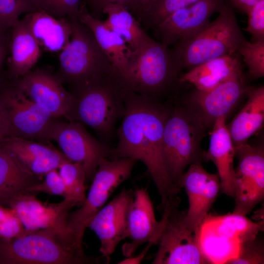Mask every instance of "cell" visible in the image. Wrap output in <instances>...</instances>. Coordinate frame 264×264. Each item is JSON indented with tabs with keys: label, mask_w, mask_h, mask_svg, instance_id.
Here are the masks:
<instances>
[{
	"label": "cell",
	"mask_w": 264,
	"mask_h": 264,
	"mask_svg": "<svg viewBox=\"0 0 264 264\" xmlns=\"http://www.w3.org/2000/svg\"><path fill=\"white\" fill-rule=\"evenodd\" d=\"M36 195L29 192L23 194L11 200L7 206L15 212L26 230H51L77 248L68 230V216L69 210L78 203L69 198H64L57 203H45L38 199Z\"/></svg>",
	"instance_id": "14"
},
{
	"label": "cell",
	"mask_w": 264,
	"mask_h": 264,
	"mask_svg": "<svg viewBox=\"0 0 264 264\" xmlns=\"http://www.w3.org/2000/svg\"><path fill=\"white\" fill-rule=\"evenodd\" d=\"M49 139L57 143L69 160L82 166L87 181L92 180L100 162L109 158L112 149L92 136L83 124L73 121L66 122L56 119L51 126Z\"/></svg>",
	"instance_id": "11"
},
{
	"label": "cell",
	"mask_w": 264,
	"mask_h": 264,
	"mask_svg": "<svg viewBox=\"0 0 264 264\" xmlns=\"http://www.w3.org/2000/svg\"><path fill=\"white\" fill-rule=\"evenodd\" d=\"M133 191L123 189L92 218L88 224L100 242L101 257L109 263L118 244L128 238L127 216Z\"/></svg>",
	"instance_id": "16"
},
{
	"label": "cell",
	"mask_w": 264,
	"mask_h": 264,
	"mask_svg": "<svg viewBox=\"0 0 264 264\" xmlns=\"http://www.w3.org/2000/svg\"><path fill=\"white\" fill-rule=\"evenodd\" d=\"M42 180L22 170L0 147V203L7 206L12 200L28 192Z\"/></svg>",
	"instance_id": "28"
},
{
	"label": "cell",
	"mask_w": 264,
	"mask_h": 264,
	"mask_svg": "<svg viewBox=\"0 0 264 264\" xmlns=\"http://www.w3.org/2000/svg\"><path fill=\"white\" fill-rule=\"evenodd\" d=\"M38 11L57 18H67L80 22L82 0H33Z\"/></svg>",
	"instance_id": "33"
},
{
	"label": "cell",
	"mask_w": 264,
	"mask_h": 264,
	"mask_svg": "<svg viewBox=\"0 0 264 264\" xmlns=\"http://www.w3.org/2000/svg\"><path fill=\"white\" fill-rule=\"evenodd\" d=\"M227 116L218 118L211 131L208 150L203 152V160H211L216 166L221 191L233 197L235 190L234 159L235 150L227 128Z\"/></svg>",
	"instance_id": "21"
},
{
	"label": "cell",
	"mask_w": 264,
	"mask_h": 264,
	"mask_svg": "<svg viewBox=\"0 0 264 264\" xmlns=\"http://www.w3.org/2000/svg\"><path fill=\"white\" fill-rule=\"evenodd\" d=\"M234 208L233 213L246 216L264 198V148L247 142L236 148Z\"/></svg>",
	"instance_id": "12"
},
{
	"label": "cell",
	"mask_w": 264,
	"mask_h": 264,
	"mask_svg": "<svg viewBox=\"0 0 264 264\" xmlns=\"http://www.w3.org/2000/svg\"><path fill=\"white\" fill-rule=\"evenodd\" d=\"M41 48L49 52L61 51L69 43L71 22L57 18L41 11L27 13L23 18Z\"/></svg>",
	"instance_id": "25"
},
{
	"label": "cell",
	"mask_w": 264,
	"mask_h": 264,
	"mask_svg": "<svg viewBox=\"0 0 264 264\" xmlns=\"http://www.w3.org/2000/svg\"><path fill=\"white\" fill-rule=\"evenodd\" d=\"M242 108L226 124L235 148L246 143L264 125V86L249 87Z\"/></svg>",
	"instance_id": "26"
},
{
	"label": "cell",
	"mask_w": 264,
	"mask_h": 264,
	"mask_svg": "<svg viewBox=\"0 0 264 264\" xmlns=\"http://www.w3.org/2000/svg\"><path fill=\"white\" fill-rule=\"evenodd\" d=\"M0 147L22 170L41 180L47 173L58 169L69 160L52 146L27 138L6 137Z\"/></svg>",
	"instance_id": "19"
},
{
	"label": "cell",
	"mask_w": 264,
	"mask_h": 264,
	"mask_svg": "<svg viewBox=\"0 0 264 264\" xmlns=\"http://www.w3.org/2000/svg\"><path fill=\"white\" fill-rule=\"evenodd\" d=\"M199 0H159L142 21L146 28L154 29L175 11Z\"/></svg>",
	"instance_id": "35"
},
{
	"label": "cell",
	"mask_w": 264,
	"mask_h": 264,
	"mask_svg": "<svg viewBox=\"0 0 264 264\" xmlns=\"http://www.w3.org/2000/svg\"><path fill=\"white\" fill-rule=\"evenodd\" d=\"M122 91L125 111L117 132V145L109 157L130 158L145 165L160 195L162 211L180 192L166 172L162 153L164 126L170 107L135 92L128 85Z\"/></svg>",
	"instance_id": "1"
},
{
	"label": "cell",
	"mask_w": 264,
	"mask_h": 264,
	"mask_svg": "<svg viewBox=\"0 0 264 264\" xmlns=\"http://www.w3.org/2000/svg\"><path fill=\"white\" fill-rule=\"evenodd\" d=\"M0 112L6 137L30 139L45 144L54 121L44 108L27 97L7 79L0 85Z\"/></svg>",
	"instance_id": "8"
},
{
	"label": "cell",
	"mask_w": 264,
	"mask_h": 264,
	"mask_svg": "<svg viewBox=\"0 0 264 264\" xmlns=\"http://www.w3.org/2000/svg\"><path fill=\"white\" fill-rule=\"evenodd\" d=\"M227 0H199L179 9L166 18L154 29L163 44L169 46L186 40L210 22Z\"/></svg>",
	"instance_id": "18"
},
{
	"label": "cell",
	"mask_w": 264,
	"mask_h": 264,
	"mask_svg": "<svg viewBox=\"0 0 264 264\" xmlns=\"http://www.w3.org/2000/svg\"><path fill=\"white\" fill-rule=\"evenodd\" d=\"M37 11L33 0H0V33L10 31L21 14Z\"/></svg>",
	"instance_id": "31"
},
{
	"label": "cell",
	"mask_w": 264,
	"mask_h": 264,
	"mask_svg": "<svg viewBox=\"0 0 264 264\" xmlns=\"http://www.w3.org/2000/svg\"><path fill=\"white\" fill-rule=\"evenodd\" d=\"M5 137L4 128L3 126V123L0 112V146L2 142V140Z\"/></svg>",
	"instance_id": "43"
},
{
	"label": "cell",
	"mask_w": 264,
	"mask_h": 264,
	"mask_svg": "<svg viewBox=\"0 0 264 264\" xmlns=\"http://www.w3.org/2000/svg\"><path fill=\"white\" fill-rule=\"evenodd\" d=\"M179 72L172 49L153 39L132 52L127 82L135 92L159 100L176 89Z\"/></svg>",
	"instance_id": "6"
},
{
	"label": "cell",
	"mask_w": 264,
	"mask_h": 264,
	"mask_svg": "<svg viewBox=\"0 0 264 264\" xmlns=\"http://www.w3.org/2000/svg\"><path fill=\"white\" fill-rule=\"evenodd\" d=\"M235 257L226 261L228 264H264V243L257 236L241 242Z\"/></svg>",
	"instance_id": "34"
},
{
	"label": "cell",
	"mask_w": 264,
	"mask_h": 264,
	"mask_svg": "<svg viewBox=\"0 0 264 264\" xmlns=\"http://www.w3.org/2000/svg\"><path fill=\"white\" fill-rule=\"evenodd\" d=\"M159 0H131L127 9L139 22Z\"/></svg>",
	"instance_id": "39"
},
{
	"label": "cell",
	"mask_w": 264,
	"mask_h": 264,
	"mask_svg": "<svg viewBox=\"0 0 264 264\" xmlns=\"http://www.w3.org/2000/svg\"><path fill=\"white\" fill-rule=\"evenodd\" d=\"M128 238L130 241L122 246L126 258L134 255L142 244L149 242L156 244L162 228L161 220L155 218L153 203L144 187H136L127 216Z\"/></svg>",
	"instance_id": "20"
},
{
	"label": "cell",
	"mask_w": 264,
	"mask_h": 264,
	"mask_svg": "<svg viewBox=\"0 0 264 264\" xmlns=\"http://www.w3.org/2000/svg\"><path fill=\"white\" fill-rule=\"evenodd\" d=\"M240 56L238 52L227 54L195 66L179 77V83H189L199 90L211 89L243 73Z\"/></svg>",
	"instance_id": "22"
},
{
	"label": "cell",
	"mask_w": 264,
	"mask_h": 264,
	"mask_svg": "<svg viewBox=\"0 0 264 264\" xmlns=\"http://www.w3.org/2000/svg\"><path fill=\"white\" fill-rule=\"evenodd\" d=\"M136 162L130 158H105L100 162L84 201L79 208L69 213L68 216L69 231L81 253H85L83 237L91 220L106 204L113 192L131 177Z\"/></svg>",
	"instance_id": "9"
},
{
	"label": "cell",
	"mask_w": 264,
	"mask_h": 264,
	"mask_svg": "<svg viewBox=\"0 0 264 264\" xmlns=\"http://www.w3.org/2000/svg\"><path fill=\"white\" fill-rule=\"evenodd\" d=\"M233 7L247 14L250 8L261 0H228Z\"/></svg>",
	"instance_id": "42"
},
{
	"label": "cell",
	"mask_w": 264,
	"mask_h": 264,
	"mask_svg": "<svg viewBox=\"0 0 264 264\" xmlns=\"http://www.w3.org/2000/svg\"><path fill=\"white\" fill-rule=\"evenodd\" d=\"M10 30L0 33V85L8 79L6 71H3V66L7 56L9 54Z\"/></svg>",
	"instance_id": "41"
},
{
	"label": "cell",
	"mask_w": 264,
	"mask_h": 264,
	"mask_svg": "<svg viewBox=\"0 0 264 264\" xmlns=\"http://www.w3.org/2000/svg\"><path fill=\"white\" fill-rule=\"evenodd\" d=\"M209 218L216 223L210 235L216 240L227 242L242 241L257 236L264 229V220L255 222L243 216L234 213ZM239 246V245H238Z\"/></svg>",
	"instance_id": "29"
},
{
	"label": "cell",
	"mask_w": 264,
	"mask_h": 264,
	"mask_svg": "<svg viewBox=\"0 0 264 264\" xmlns=\"http://www.w3.org/2000/svg\"><path fill=\"white\" fill-rule=\"evenodd\" d=\"M12 80L27 97L46 110L52 117L63 116L67 118L73 97L55 74L45 69L31 70Z\"/></svg>",
	"instance_id": "17"
},
{
	"label": "cell",
	"mask_w": 264,
	"mask_h": 264,
	"mask_svg": "<svg viewBox=\"0 0 264 264\" xmlns=\"http://www.w3.org/2000/svg\"><path fill=\"white\" fill-rule=\"evenodd\" d=\"M217 17L189 38L176 44L172 51L181 71L224 55L238 52L246 41L234 8L228 0Z\"/></svg>",
	"instance_id": "3"
},
{
	"label": "cell",
	"mask_w": 264,
	"mask_h": 264,
	"mask_svg": "<svg viewBox=\"0 0 264 264\" xmlns=\"http://www.w3.org/2000/svg\"><path fill=\"white\" fill-rule=\"evenodd\" d=\"M249 88L243 73L237 74L211 89H195L185 97L183 105L211 132L217 119L227 117Z\"/></svg>",
	"instance_id": "13"
},
{
	"label": "cell",
	"mask_w": 264,
	"mask_h": 264,
	"mask_svg": "<svg viewBox=\"0 0 264 264\" xmlns=\"http://www.w3.org/2000/svg\"><path fill=\"white\" fill-rule=\"evenodd\" d=\"M207 130L184 105L170 107L163 132L162 153L166 172L174 185L188 166L200 163L203 152L200 145Z\"/></svg>",
	"instance_id": "4"
},
{
	"label": "cell",
	"mask_w": 264,
	"mask_h": 264,
	"mask_svg": "<svg viewBox=\"0 0 264 264\" xmlns=\"http://www.w3.org/2000/svg\"><path fill=\"white\" fill-rule=\"evenodd\" d=\"M247 15V27L243 30L248 32L253 42L264 40V0L252 6Z\"/></svg>",
	"instance_id": "38"
},
{
	"label": "cell",
	"mask_w": 264,
	"mask_h": 264,
	"mask_svg": "<svg viewBox=\"0 0 264 264\" xmlns=\"http://www.w3.org/2000/svg\"><path fill=\"white\" fill-rule=\"evenodd\" d=\"M98 258L81 254L76 246L49 229L0 238V264H89Z\"/></svg>",
	"instance_id": "5"
},
{
	"label": "cell",
	"mask_w": 264,
	"mask_h": 264,
	"mask_svg": "<svg viewBox=\"0 0 264 264\" xmlns=\"http://www.w3.org/2000/svg\"><path fill=\"white\" fill-rule=\"evenodd\" d=\"M58 170L66 186L69 198L81 205L85 199L87 189L83 167L79 163L68 160L63 163Z\"/></svg>",
	"instance_id": "30"
},
{
	"label": "cell",
	"mask_w": 264,
	"mask_h": 264,
	"mask_svg": "<svg viewBox=\"0 0 264 264\" xmlns=\"http://www.w3.org/2000/svg\"><path fill=\"white\" fill-rule=\"evenodd\" d=\"M71 22L70 39L59 55V68L55 74L59 80L73 88L97 75L117 70L91 31L80 22Z\"/></svg>",
	"instance_id": "7"
},
{
	"label": "cell",
	"mask_w": 264,
	"mask_h": 264,
	"mask_svg": "<svg viewBox=\"0 0 264 264\" xmlns=\"http://www.w3.org/2000/svg\"><path fill=\"white\" fill-rule=\"evenodd\" d=\"M79 21L91 31L113 67L127 81L132 52L124 40L104 21L92 16L84 6H81Z\"/></svg>",
	"instance_id": "23"
},
{
	"label": "cell",
	"mask_w": 264,
	"mask_h": 264,
	"mask_svg": "<svg viewBox=\"0 0 264 264\" xmlns=\"http://www.w3.org/2000/svg\"><path fill=\"white\" fill-rule=\"evenodd\" d=\"M177 187L184 189L188 208L183 221L190 231L198 233L200 226L221 191L217 174L206 171L200 163L190 165L180 178Z\"/></svg>",
	"instance_id": "15"
},
{
	"label": "cell",
	"mask_w": 264,
	"mask_h": 264,
	"mask_svg": "<svg viewBox=\"0 0 264 264\" xmlns=\"http://www.w3.org/2000/svg\"><path fill=\"white\" fill-rule=\"evenodd\" d=\"M177 197L162 210L163 225L153 264H213L201 245L198 233L190 231L183 221Z\"/></svg>",
	"instance_id": "10"
},
{
	"label": "cell",
	"mask_w": 264,
	"mask_h": 264,
	"mask_svg": "<svg viewBox=\"0 0 264 264\" xmlns=\"http://www.w3.org/2000/svg\"><path fill=\"white\" fill-rule=\"evenodd\" d=\"M254 216V219L257 220H264V206L260 210L256 211Z\"/></svg>",
	"instance_id": "44"
},
{
	"label": "cell",
	"mask_w": 264,
	"mask_h": 264,
	"mask_svg": "<svg viewBox=\"0 0 264 264\" xmlns=\"http://www.w3.org/2000/svg\"><path fill=\"white\" fill-rule=\"evenodd\" d=\"M10 57L6 75L9 79L19 78L34 66L41 55V47L22 18L11 29Z\"/></svg>",
	"instance_id": "24"
},
{
	"label": "cell",
	"mask_w": 264,
	"mask_h": 264,
	"mask_svg": "<svg viewBox=\"0 0 264 264\" xmlns=\"http://www.w3.org/2000/svg\"><path fill=\"white\" fill-rule=\"evenodd\" d=\"M248 68L252 79L264 76V40L255 42L245 41L238 50Z\"/></svg>",
	"instance_id": "32"
},
{
	"label": "cell",
	"mask_w": 264,
	"mask_h": 264,
	"mask_svg": "<svg viewBox=\"0 0 264 264\" xmlns=\"http://www.w3.org/2000/svg\"><path fill=\"white\" fill-rule=\"evenodd\" d=\"M28 231L12 208L0 203V238H14L22 236Z\"/></svg>",
	"instance_id": "36"
},
{
	"label": "cell",
	"mask_w": 264,
	"mask_h": 264,
	"mask_svg": "<svg viewBox=\"0 0 264 264\" xmlns=\"http://www.w3.org/2000/svg\"><path fill=\"white\" fill-rule=\"evenodd\" d=\"M127 84L119 71L114 70L71 88L73 104L67 119L89 127L103 140L111 139L116 122L125 113L122 90Z\"/></svg>",
	"instance_id": "2"
},
{
	"label": "cell",
	"mask_w": 264,
	"mask_h": 264,
	"mask_svg": "<svg viewBox=\"0 0 264 264\" xmlns=\"http://www.w3.org/2000/svg\"><path fill=\"white\" fill-rule=\"evenodd\" d=\"M88 5L93 17L100 19L104 9L110 4H121L128 8L131 0H82Z\"/></svg>",
	"instance_id": "40"
},
{
	"label": "cell",
	"mask_w": 264,
	"mask_h": 264,
	"mask_svg": "<svg viewBox=\"0 0 264 264\" xmlns=\"http://www.w3.org/2000/svg\"><path fill=\"white\" fill-rule=\"evenodd\" d=\"M103 13L108 16L105 24L124 40L132 52L140 51L153 40L124 5H109Z\"/></svg>",
	"instance_id": "27"
},
{
	"label": "cell",
	"mask_w": 264,
	"mask_h": 264,
	"mask_svg": "<svg viewBox=\"0 0 264 264\" xmlns=\"http://www.w3.org/2000/svg\"><path fill=\"white\" fill-rule=\"evenodd\" d=\"M44 177L43 181L31 186L28 189V192L36 195L39 193H45L49 195L59 196L64 198H69L66 186L58 169L49 172Z\"/></svg>",
	"instance_id": "37"
}]
</instances>
